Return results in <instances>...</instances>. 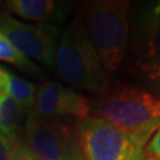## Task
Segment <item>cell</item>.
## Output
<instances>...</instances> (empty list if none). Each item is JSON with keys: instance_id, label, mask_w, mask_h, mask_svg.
<instances>
[{"instance_id": "10", "label": "cell", "mask_w": 160, "mask_h": 160, "mask_svg": "<svg viewBox=\"0 0 160 160\" xmlns=\"http://www.w3.org/2000/svg\"><path fill=\"white\" fill-rule=\"evenodd\" d=\"M25 109L11 97L0 96V132L6 135H18L17 132L24 118Z\"/></svg>"}, {"instance_id": "14", "label": "cell", "mask_w": 160, "mask_h": 160, "mask_svg": "<svg viewBox=\"0 0 160 160\" xmlns=\"http://www.w3.org/2000/svg\"><path fill=\"white\" fill-rule=\"evenodd\" d=\"M145 149L148 159L160 160V128L149 139Z\"/></svg>"}, {"instance_id": "4", "label": "cell", "mask_w": 160, "mask_h": 160, "mask_svg": "<svg viewBox=\"0 0 160 160\" xmlns=\"http://www.w3.org/2000/svg\"><path fill=\"white\" fill-rule=\"evenodd\" d=\"M129 34L138 76L160 97V0L145 1L133 8Z\"/></svg>"}, {"instance_id": "13", "label": "cell", "mask_w": 160, "mask_h": 160, "mask_svg": "<svg viewBox=\"0 0 160 160\" xmlns=\"http://www.w3.org/2000/svg\"><path fill=\"white\" fill-rule=\"evenodd\" d=\"M24 145L18 135H6L0 132V160H16Z\"/></svg>"}, {"instance_id": "8", "label": "cell", "mask_w": 160, "mask_h": 160, "mask_svg": "<svg viewBox=\"0 0 160 160\" xmlns=\"http://www.w3.org/2000/svg\"><path fill=\"white\" fill-rule=\"evenodd\" d=\"M33 107L31 115L48 121L68 116L83 120L90 114V102L86 96L55 81L40 84Z\"/></svg>"}, {"instance_id": "11", "label": "cell", "mask_w": 160, "mask_h": 160, "mask_svg": "<svg viewBox=\"0 0 160 160\" xmlns=\"http://www.w3.org/2000/svg\"><path fill=\"white\" fill-rule=\"evenodd\" d=\"M0 61H5L7 63H11L16 68L23 70L28 75L34 77H42L43 72L31 59L24 56L22 52H19L12 45L8 40L6 39L2 34L0 33Z\"/></svg>"}, {"instance_id": "5", "label": "cell", "mask_w": 160, "mask_h": 160, "mask_svg": "<svg viewBox=\"0 0 160 160\" xmlns=\"http://www.w3.org/2000/svg\"><path fill=\"white\" fill-rule=\"evenodd\" d=\"M77 140L84 160H147V142L96 116L78 121Z\"/></svg>"}, {"instance_id": "7", "label": "cell", "mask_w": 160, "mask_h": 160, "mask_svg": "<svg viewBox=\"0 0 160 160\" xmlns=\"http://www.w3.org/2000/svg\"><path fill=\"white\" fill-rule=\"evenodd\" d=\"M26 141L36 160H84L77 138L65 125L29 115Z\"/></svg>"}, {"instance_id": "1", "label": "cell", "mask_w": 160, "mask_h": 160, "mask_svg": "<svg viewBox=\"0 0 160 160\" xmlns=\"http://www.w3.org/2000/svg\"><path fill=\"white\" fill-rule=\"evenodd\" d=\"M90 113L148 142L160 128V97L140 87L119 84L92 101Z\"/></svg>"}, {"instance_id": "2", "label": "cell", "mask_w": 160, "mask_h": 160, "mask_svg": "<svg viewBox=\"0 0 160 160\" xmlns=\"http://www.w3.org/2000/svg\"><path fill=\"white\" fill-rule=\"evenodd\" d=\"M55 67L64 82L78 89L103 95L110 88L106 69L88 36L81 14L72 18L58 40Z\"/></svg>"}, {"instance_id": "12", "label": "cell", "mask_w": 160, "mask_h": 160, "mask_svg": "<svg viewBox=\"0 0 160 160\" xmlns=\"http://www.w3.org/2000/svg\"><path fill=\"white\" fill-rule=\"evenodd\" d=\"M8 97L19 104L25 110H29L34 106L36 88L31 82L23 80L10 71L8 77Z\"/></svg>"}, {"instance_id": "16", "label": "cell", "mask_w": 160, "mask_h": 160, "mask_svg": "<svg viewBox=\"0 0 160 160\" xmlns=\"http://www.w3.org/2000/svg\"><path fill=\"white\" fill-rule=\"evenodd\" d=\"M16 160H36L34 159V157L31 154V152H30L29 147L26 146V143L24 145V147L22 148V151L19 152V154H18L17 159Z\"/></svg>"}, {"instance_id": "6", "label": "cell", "mask_w": 160, "mask_h": 160, "mask_svg": "<svg viewBox=\"0 0 160 160\" xmlns=\"http://www.w3.org/2000/svg\"><path fill=\"white\" fill-rule=\"evenodd\" d=\"M0 33L19 52L38 61L46 68H55L59 29L45 23L26 24L8 13L0 14Z\"/></svg>"}, {"instance_id": "15", "label": "cell", "mask_w": 160, "mask_h": 160, "mask_svg": "<svg viewBox=\"0 0 160 160\" xmlns=\"http://www.w3.org/2000/svg\"><path fill=\"white\" fill-rule=\"evenodd\" d=\"M8 77L10 71L0 67V96H8Z\"/></svg>"}, {"instance_id": "9", "label": "cell", "mask_w": 160, "mask_h": 160, "mask_svg": "<svg viewBox=\"0 0 160 160\" xmlns=\"http://www.w3.org/2000/svg\"><path fill=\"white\" fill-rule=\"evenodd\" d=\"M5 7L18 17L45 24H63L69 18L72 4L56 0H10Z\"/></svg>"}, {"instance_id": "3", "label": "cell", "mask_w": 160, "mask_h": 160, "mask_svg": "<svg viewBox=\"0 0 160 160\" xmlns=\"http://www.w3.org/2000/svg\"><path fill=\"white\" fill-rule=\"evenodd\" d=\"M132 2L126 0H96L83 5L81 17L103 68L116 71L128 45Z\"/></svg>"}]
</instances>
